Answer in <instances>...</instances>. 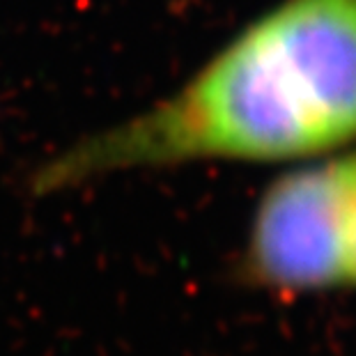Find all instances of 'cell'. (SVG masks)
<instances>
[{
    "label": "cell",
    "mask_w": 356,
    "mask_h": 356,
    "mask_svg": "<svg viewBox=\"0 0 356 356\" xmlns=\"http://www.w3.org/2000/svg\"><path fill=\"white\" fill-rule=\"evenodd\" d=\"M352 143L356 0H280L168 99L44 161L30 191L193 161H308Z\"/></svg>",
    "instance_id": "6da1fadb"
},
{
    "label": "cell",
    "mask_w": 356,
    "mask_h": 356,
    "mask_svg": "<svg viewBox=\"0 0 356 356\" xmlns=\"http://www.w3.org/2000/svg\"><path fill=\"white\" fill-rule=\"evenodd\" d=\"M356 147L308 159L271 184L253 211L239 274L280 294L347 285V223Z\"/></svg>",
    "instance_id": "7a4b0ae2"
},
{
    "label": "cell",
    "mask_w": 356,
    "mask_h": 356,
    "mask_svg": "<svg viewBox=\"0 0 356 356\" xmlns=\"http://www.w3.org/2000/svg\"><path fill=\"white\" fill-rule=\"evenodd\" d=\"M347 285L356 287V181L350 207V223H347Z\"/></svg>",
    "instance_id": "3957f363"
}]
</instances>
